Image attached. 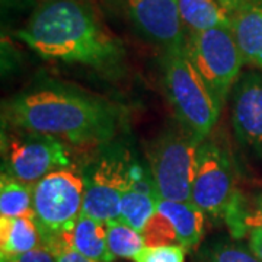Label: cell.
<instances>
[{
    "mask_svg": "<svg viewBox=\"0 0 262 262\" xmlns=\"http://www.w3.org/2000/svg\"><path fill=\"white\" fill-rule=\"evenodd\" d=\"M124 108L80 88L48 82L3 105V127L35 131L70 147H102L121 130Z\"/></svg>",
    "mask_w": 262,
    "mask_h": 262,
    "instance_id": "6da1fadb",
    "label": "cell"
},
{
    "mask_svg": "<svg viewBox=\"0 0 262 262\" xmlns=\"http://www.w3.org/2000/svg\"><path fill=\"white\" fill-rule=\"evenodd\" d=\"M18 38L46 60L91 67L106 76L121 73L122 42L82 0H44Z\"/></svg>",
    "mask_w": 262,
    "mask_h": 262,
    "instance_id": "7a4b0ae2",
    "label": "cell"
},
{
    "mask_svg": "<svg viewBox=\"0 0 262 262\" xmlns=\"http://www.w3.org/2000/svg\"><path fill=\"white\" fill-rule=\"evenodd\" d=\"M163 84L179 127L200 143L211 136L222 108L191 63L185 47L165 54Z\"/></svg>",
    "mask_w": 262,
    "mask_h": 262,
    "instance_id": "3957f363",
    "label": "cell"
},
{
    "mask_svg": "<svg viewBox=\"0 0 262 262\" xmlns=\"http://www.w3.org/2000/svg\"><path fill=\"white\" fill-rule=\"evenodd\" d=\"M83 196V172L76 166L54 170L34 185L32 210L44 246L75 226L82 214Z\"/></svg>",
    "mask_w": 262,
    "mask_h": 262,
    "instance_id": "277c9868",
    "label": "cell"
},
{
    "mask_svg": "<svg viewBox=\"0 0 262 262\" xmlns=\"http://www.w3.org/2000/svg\"><path fill=\"white\" fill-rule=\"evenodd\" d=\"M185 48L191 63L223 110L245 64L232 29L219 27L187 35Z\"/></svg>",
    "mask_w": 262,
    "mask_h": 262,
    "instance_id": "5b68a950",
    "label": "cell"
},
{
    "mask_svg": "<svg viewBox=\"0 0 262 262\" xmlns=\"http://www.w3.org/2000/svg\"><path fill=\"white\" fill-rule=\"evenodd\" d=\"M198 146L182 128L165 131L151 143L147 159L159 200L191 201Z\"/></svg>",
    "mask_w": 262,
    "mask_h": 262,
    "instance_id": "8992f818",
    "label": "cell"
},
{
    "mask_svg": "<svg viewBox=\"0 0 262 262\" xmlns=\"http://www.w3.org/2000/svg\"><path fill=\"white\" fill-rule=\"evenodd\" d=\"M134 165L122 149H105L82 170L84 196L82 214L98 222H121V198L131 185Z\"/></svg>",
    "mask_w": 262,
    "mask_h": 262,
    "instance_id": "52a82bcc",
    "label": "cell"
},
{
    "mask_svg": "<svg viewBox=\"0 0 262 262\" xmlns=\"http://www.w3.org/2000/svg\"><path fill=\"white\" fill-rule=\"evenodd\" d=\"M2 150V172L28 185H35L54 170L75 166L69 144L35 131L12 130L8 136L3 134Z\"/></svg>",
    "mask_w": 262,
    "mask_h": 262,
    "instance_id": "ba28073f",
    "label": "cell"
},
{
    "mask_svg": "<svg viewBox=\"0 0 262 262\" xmlns=\"http://www.w3.org/2000/svg\"><path fill=\"white\" fill-rule=\"evenodd\" d=\"M237 194L232 155L222 141L208 136L196 151L191 201L206 215L225 219Z\"/></svg>",
    "mask_w": 262,
    "mask_h": 262,
    "instance_id": "9c48e42d",
    "label": "cell"
},
{
    "mask_svg": "<svg viewBox=\"0 0 262 262\" xmlns=\"http://www.w3.org/2000/svg\"><path fill=\"white\" fill-rule=\"evenodd\" d=\"M125 8L136 29L165 54L185 47L179 0H125Z\"/></svg>",
    "mask_w": 262,
    "mask_h": 262,
    "instance_id": "30bf717a",
    "label": "cell"
},
{
    "mask_svg": "<svg viewBox=\"0 0 262 262\" xmlns=\"http://www.w3.org/2000/svg\"><path fill=\"white\" fill-rule=\"evenodd\" d=\"M232 127L242 147L262 158V73L246 72L232 91Z\"/></svg>",
    "mask_w": 262,
    "mask_h": 262,
    "instance_id": "8fae6325",
    "label": "cell"
},
{
    "mask_svg": "<svg viewBox=\"0 0 262 262\" xmlns=\"http://www.w3.org/2000/svg\"><path fill=\"white\" fill-rule=\"evenodd\" d=\"M230 29L245 64L262 72V0H239Z\"/></svg>",
    "mask_w": 262,
    "mask_h": 262,
    "instance_id": "7c38bea8",
    "label": "cell"
},
{
    "mask_svg": "<svg viewBox=\"0 0 262 262\" xmlns=\"http://www.w3.org/2000/svg\"><path fill=\"white\" fill-rule=\"evenodd\" d=\"M239 0H179V12L188 35L206 29L230 28Z\"/></svg>",
    "mask_w": 262,
    "mask_h": 262,
    "instance_id": "4fadbf2b",
    "label": "cell"
},
{
    "mask_svg": "<svg viewBox=\"0 0 262 262\" xmlns=\"http://www.w3.org/2000/svg\"><path fill=\"white\" fill-rule=\"evenodd\" d=\"M61 242L95 261L113 262L115 259L106 241V225L86 214H80L75 226L58 236Z\"/></svg>",
    "mask_w": 262,
    "mask_h": 262,
    "instance_id": "5bb4252c",
    "label": "cell"
},
{
    "mask_svg": "<svg viewBox=\"0 0 262 262\" xmlns=\"http://www.w3.org/2000/svg\"><path fill=\"white\" fill-rule=\"evenodd\" d=\"M156 210L172 223L179 245H182L187 251H192L200 245L204 233L206 214L192 201L159 200Z\"/></svg>",
    "mask_w": 262,
    "mask_h": 262,
    "instance_id": "9a60e30c",
    "label": "cell"
},
{
    "mask_svg": "<svg viewBox=\"0 0 262 262\" xmlns=\"http://www.w3.org/2000/svg\"><path fill=\"white\" fill-rule=\"evenodd\" d=\"M44 246L34 215L0 219V259L13 258Z\"/></svg>",
    "mask_w": 262,
    "mask_h": 262,
    "instance_id": "2e32d148",
    "label": "cell"
},
{
    "mask_svg": "<svg viewBox=\"0 0 262 262\" xmlns=\"http://www.w3.org/2000/svg\"><path fill=\"white\" fill-rule=\"evenodd\" d=\"M34 185L2 172L0 178V219L34 215L32 210Z\"/></svg>",
    "mask_w": 262,
    "mask_h": 262,
    "instance_id": "e0dca14e",
    "label": "cell"
},
{
    "mask_svg": "<svg viewBox=\"0 0 262 262\" xmlns=\"http://www.w3.org/2000/svg\"><path fill=\"white\" fill-rule=\"evenodd\" d=\"M108 248L115 258L131 259L146 246L140 232L122 222L106 223Z\"/></svg>",
    "mask_w": 262,
    "mask_h": 262,
    "instance_id": "ac0fdd59",
    "label": "cell"
},
{
    "mask_svg": "<svg viewBox=\"0 0 262 262\" xmlns=\"http://www.w3.org/2000/svg\"><path fill=\"white\" fill-rule=\"evenodd\" d=\"M200 262H262L249 248L230 241L211 244L200 256Z\"/></svg>",
    "mask_w": 262,
    "mask_h": 262,
    "instance_id": "d6986e66",
    "label": "cell"
},
{
    "mask_svg": "<svg viewBox=\"0 0 262 262\" xmlns=\"http://www.w3.org/2000/svg\"><path fill=\"white\" fill-rule=\"evenodd\" d=\"M141 236H143L146 246L179 245L178 236H177V232H175L172 223L158 210L151 215L147 225L144 226Z\"/></svg>",
    "mask_w": 262,
    "mask_h": 262,
    "instance_id": "ffe728a7",
    "label": "cell"
},
{
    "mask_svg": "<svg viewBox=\"0 0 262 262\" xmlns=\"http://www.w3.org/2000/svg\"><path fill=\"white\" fill-rule=\"evenodd\" d=\"M187 249L182 245H163V246H144L137 253L134 262H185Z\"/></svg>",
    "mask_w": 262,
    "mask_h": 262,
    "instance_id": "44dd1931",
    "label": "cell"
},
{
    "mask_svg": "<svg viewBox=\"0 0 262 262\" xmlns=\"http://www.w3.org/2000/svg\"><path fill=\"white\" fill-rule=\"evenodd\" d=\"M46 248H48L51 252L54 253L57 262H101L91 259V258H86L84 255L79 253L75 249H72V248H69L64 242H61L57 237L48 241Z\"/></svg>",
    "mask_w": 262,
    "mask_h": 262,
    "instance_id": "7402d4cb",
    "label": "cell"
},
{
    "mask_svg": "<svg viewBox=\"0 0 262 262\" xmlns=\"http://www.w3.org/2000/svg\"><path fill=\"white\" fill-rule=\"evenodd\" d=\"M244 227L248 233L251 229H262V194L253 198L252 203H248L245 206Z\"/></svg>",
    "mask_w": 262,
    "mask_h": 262,
    "instance_id": "603a6c76",
    "label": "cell"
},
{
    "mask_svg": "<svg viewBox=\"0 0 262 262\" xmlns=\"http://www.w3.org/2000/svg\"><path fill=\"white\" fill-rule=\"evenodd\" d=\"M0 262H57L54 253L51 252L48 248L42 246L34 251H29L27 253H22L13 258L8 259H0Z\"/></svg>",
    "mask_w": 262,
    "mask_h": 262,
    "instance_id": "cb8c5ba5",
    "label": "cell"
},
{
    "mask_svg": "<svg viewBox=\"0 0 262 262\" xmlns=\"http://www.w3.org/2000/svg\"><path fill=\"white\" fill-rule=\"evenodd\" d=\"M246 234L249 249L259 261H262V229H251Z\"/></svg>",
    "mask_w": 262,
    "mask_h": 262,
    "instance_id": "d4e9b609",
    "label": "cell"
},
{
    "mask_svg": "<svg viewBox=\"0 0 262 262\" xmlns=\"http://www.w3.org/2000/svg\"><path fill=\"white\" fill-rule=\"evenodd\" d=\"M108 3H115V2H118V0H106Z\"/></svg>",
    "mask_w": 262,
    "mask_h": 262,
    "instance_id": "484cf974",
    "label": "cell"
}]
</instances>
